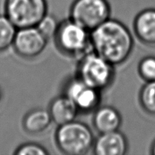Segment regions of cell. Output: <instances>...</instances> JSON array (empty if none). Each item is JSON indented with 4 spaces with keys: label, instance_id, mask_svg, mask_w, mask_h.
<instances>
[{
    "label": "cell",
    "instance_id": "cell-1",
    "mask_svg": "<svg viewBox=\"0 0 155 155\" xmlns=\"http://www.w3.org/2000/svg\"><path fill=\"white\" fill-rule=\"evenodd\" d=\"M90 40L94 52L114 66L124 63L134 45L129 29L120 21L110 18L90 32Z\"/></svg>",
    "mask_w": 155,
    "mask_h": 155
},
{
    "label": "cell",
    "instance_id": "cell-2",
    "mask_svg": "<svg viewBox=\"0 0 155 155\" xmlns=\"http://www.w3.org/2000/svg\"><path fill=\"white\" fill-rule=\"evenodd\" d=\"M55 140L59 149L68 155L86 154L93 148L95 142L89 127L75 120L59 126Z\"/></svg>",
    "mask_w": 155,
    "mask_h": 155
},
{
    "label": "cell",
    "instance_id": "cell-3",
    "mask_svg": "<svg viewBox=\"0 0 155 155\" xmlns=\"http://www.w3.org/2000/svg\"><path fill=\"white\" fill-rule=\"evenodd\" d=\"M5 15L17 29L36 27L47 15L46 0H6Z\"/></svg>",
    "mask_w": 155,
    "mask_h": 155
},
{
    "label": "cell",
    "instance_id": "cell-4",
    "mask_svg": "<svg viewBox=\"0 0 155 155\" xmlns=\"http://www.w3.org/2000/svg\"><path fill=\"white\" fill-rule=\"evenodd\" d=\"M78 78L98 90L107 88L114 78V65L95 52L83 55L78 65Z\"/></svg>",
    "mask_w": 155,
    "mask_h": 155
},
{
    "label": "cell",
    "instance_id": "cell-5",
    "mask_svg": "<svg viewBox=\"0 0 155 155\" xmlns=\"http://www.w3.org/2000/svg\"><path fill=\"white\" fill-rule=\"evenodd\" d=\"M110 14L107 0H75L71 8V20L92 32L107 21Z\"/></svg>",
    "mask_w": 155,
    "mask_h": 155
},
{
    "label": "cell",
    "instance_id": "cell-6",
    "mask_svg": "<svg viewBox=\"0 0 155 155\" xmlns=\"http://www.w3.org/2000/svg\"><path fill=\"white\" fill-rule=\"evenodd\" d=\"M54 39L62 51L74 56L84 55L91 45L90 32L72 20L59 24Z\"/></svg>",
    "mask_w": 155,
    "mask_h": 155
},
{
    "label": "cell",
    "instance_id": "cell-7",
    "mask_svg": "<svg viewBox=\"0 0 155 155\" xmlns=\"http://www.w3.org/2000/svg\"><path fill=\"white\" fill-rule=\"evenodd\" d=\"M47 42L36 27H26L17 30L12 46L19 56L32 59L43 51Z\"/></svg>",
    "mask_w": 155,
    "mask_h": 155
},
{
    "label": "cell",
    "instance_id": "cell-8",
    "mask_svg": "<svg viewBox=\"0 0 155 155\" xmlns=\"http://www.w3.org/2000/svg\"><path fill=\"white\" fill-rule=\"evenodd\" d=\"M65 95L77 105L79 110L90 111L100 102L99 90L88 86L77 77L67 84Z\"/></svg>",
    "mask_w": 155,
    "mask_h": 155
},
{
    "label": "cell",
    "instance_id": "cell-9",
    "mask_svg": "<svg viewBox=\"0 0 155 155\" xmlns=\"http://www.w3.org/2000/svg\"><path fill=\"white\" fill-rule=\"evenodd\" d=\"M92 148L98 155H124L128 151V142L125 136L117 130L101 133L94 142Z\"/></svg>",
    "mask_w": 155,
    "mask_h": 155
},
{
    "label": "cell",
    "instance_id": "cell-10",
    "mask_svg": "<svg viewBox=\"0 0 155 155\" xmlns=\"http://www.w3.org/2000/svg\"><path fill=\"white\" fill-rule=\"evenodd\" d=\"M48 111L53 122L61 126L75 120L79 109L75 103L64 95L53 100L50 104Z\"/></svg>",
    "mask_w": 155,
    "mask_h": 155
},
{
    "label": "cell",
    "instance_id": "cell-11",
    "mask_svg": "<svg viewBox=\"0 0 155 155\" xmlns=\"http://www.w3.org/2000/svg\"><path fill=\"white\" fill-rule=\"evenodd\" d=\"M95 128L100 133H106L119 130L122 118L119 112L110 106L99 107L93 117Z\"/></svg>",
    "mask_w": 155,
    "mask_h": 155
},
{
    "label": "cell",
    "instance_id": "cell-12",
    "mask_svg": "<svg viewBox=\"0 0 155 155\" xmlns=\"http://www.w3.org/2000/svg\"><path fill=\"white\" fill-rule=\"evenodd\" d=\"M134 30L142 42L155 45V9H146L140 12L135 19Z\"/></svg>",
    "mask_w": 155,
    "mask_h": 155
},
{
    "label": "cell",
    "instance_id": "cell-13",
    "mask_svg": "<svg viewBox=\"0 0 155 155\" xmlns=\"http://www.w3.org/2000/svg\"><path fill=\"white\" fill-rule=\"evenodd\" d=\"M52 122L48 110L45 109H35L29 112L24 119V128L30 133H40L46 130Z\"/></svg>",
    "mask_w": 155,
    "mask_h": 155
},
{
    "label": "cell",
    "instance_id": "cell-14",
    "mask_svg": "<svg viewBox=\"0 0 155 155\" xmlns=\"http://www.w3.org/2000/svg\"><path fill=\"white\" fill-rule=\"evenodd\" d=\"M17 30L6 15H0V52L12 46Z\"/></svg>",
    "mask_w": 155,
    "mask_h": 155
},
{
    "label": "cell",
    "instance_id": "cell-15",
    "mask_svg": "<svg viewBox=\"0 0 155 155\" xmlns=\"http://www.w3.org/2000/svg\"><path fill=\"white\" fill-rule=\"evenodd\" d=\"M140 102L146 112L155 115V80L147 82L140 93Z\"/></svg>",
    "mask_w": 155,
    "mask_h": 155
},
{
    "label": "cell",
    "instance_id": "cell-16",
    "mask_svg": "<svg viewBox=\"0 0 155 155\" xmlns=\"http://www.w3.org/2000/svg\"><path fill=\"white\" fill-rule=\"evenodd\" d=\"M58 27L59 24H58V21H56L55 18L48 15H45L41 20L40 22L36 25V28L39 30V32L43 35L47 40L54 38Z\"/></svg>",
    "mask_w": 155,
    "mask_h": 155
},
{
    "label": "cell",
    "instance_id": "cell-17",
    "mask_svg": "<svg viewBox=\"0 0 155 155\" xmlns=\"http://www.w3.org/2000/svg\"><path fill=\"white\" fill-rule=\"evenodd\" d=\"M139 73L146 82L155 80V58L146 57L141 61L139 65Z\"/></svg>",
    "mask_w": 155,
    "mask_h": 155
},
{
    "label": "cell",
    "instance_id": "cell-18",
    "mask_svg": "<svg viewBox=\"0 0 155 155\" xmlns=\"http://www.w3.org/2000/svg\"><path fill=\"white\" fill-rule=\"evenodd\" d=\"M16 155H46L48 151L41 145L35 143L23 144L15 152Z\"/></svg>",
    "mask_w": 155,
    "mask_h": 155
},
{
    "label": "cell",
    "instance_id": "cell-19",
    "mask_svg": "<svg viewBox=\"0 0 155 155\" xmlns=\"http://www.w3.org/2000/svg\"><path fill=\"white\" fill-rule=\"evenodd\" d=\"M151 152H152V154L155 155V142L153 144V146H152V151H151Z\"/></svg>",
    "mask_w": 155,
    "mask_h": 155
},
{
    "label": "cell",
    "instance_id": "cell-20",
    "mask_svg": "<svg viewBox=\"0 0 155 155\" xmlns=\"http://www.w3.org/2000/svg\"><path fill=\"white\" fill-rule=\"evenodd\" d=\"M2 90L1 89H0V101H1L2 100Z\"/></svg>",
    "mask_w": 155,
    "mask_h": 155
}]
</instances>
